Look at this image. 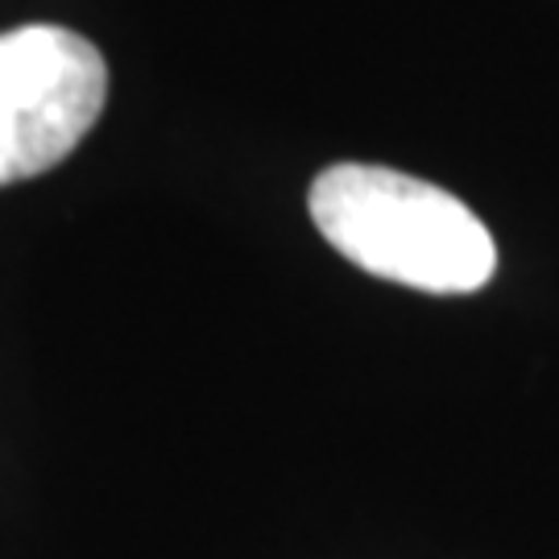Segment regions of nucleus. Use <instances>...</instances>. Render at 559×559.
<instances>
[{"instance_id":"f03ea898","label":"nucleus","mask_w":559,"mask_h":559,"mask_svg":"<svg viewBox=\"0 0 559 559\" xmlns=\"http://www.w3.org/2000/svg\"><path fill=\"white\" fill-rule=\"evenodd\" d=\"M108 67L92 41L62 25L0 34V187L46 175L100 120Z\"/></svg>"},{"instance_id":"f257e3e1","label":"nucleus","mask_w":559,"mask_h":559,"mask_svg":"<svg viewBox=\"0 0 559 559\" xmlns=\"http://www.w3.org/2000/svg\"><path fill=\"white\" fill-rule=\"evenodd\" d=\"M307 207L323 240L373 278L427 295H473L498 270V245L468 203L390 166H328Z\"/></svg>"}]
</instances>
